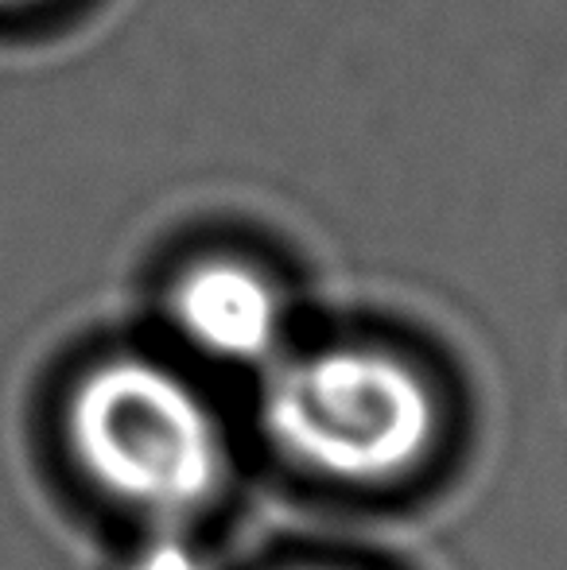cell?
<instances>
[{
  "label": "cell",
  "mask_w": 567,
  "mask_h": 570,
  "mask_svg": "<svg viewBox=\"0 0 567 570\" xmlns=\"http://www.w3.org/2000/svg\"><path fill=\"white\" fill-rule=\"evenodd\" d=\"M0 4H23V0H0Z\"/></svg>",
  "instance_id": "obj_5"
},
{
  "label": "cell",
  "mask_w": 567,
  "mask_h": 570,
  "mask_svg": "<svg viewBox=\"0 0 567 570\" xmlns=\"http://www.w3.org/2000/svg\"><path fill=\"white\" fill-rule=\"evenodd\" d=\"M172 323L183 342L226 365L276 357L284 338V299L273 279L242 261H203L172 287Z\"/></svg>",
  "instance_id": "obj_3"
},
{
  "label": "cell",
  "mask_w": 567,
  "mask_h": 570,
  "mask_svg": "<svg viewBox=\"0 0 567 570\" xmlns=\"http://www.w3.org/2000/svg\"><path fill=\"white\" fill-rule=\"evenodd\" d=\"M62 431L78 470L144 517H195L226 485L229 451L218 415L159 361L114 357L82 373Z\"/></svg>",
  "instance_id": "obj_2"
},
{
  "label": "cell",
  "mask_w": 567,
  "mask_h": 570,
  "mask_svg": "<svg viewBox=\"0 0 567 570\" xmlns=\"http://www.w3.org/2000/svg\"><path fill=\"white\" fill-rule=\"evenodd\" d=\"M295 570H334V567H295Z\"/></svg>",
  "instance_id": "obj_4"
},
{
  "label": "cell",
  "mask_w": 567,
  "mask_h": 570,
  "mask_svg": "<svg viewBox=\"0 0 567 570\" xmlns=\"http://www.w3.org/2000/svg\"><path fill=\"white\" fill-rule=\"evenodd\" d=\"M261 428L311 478L389 485L428 462L439 404L428 376L393 350L323 345L273 368Z\"/></svg>",
  "instance_id": "obj_1"
}]
</instances>
